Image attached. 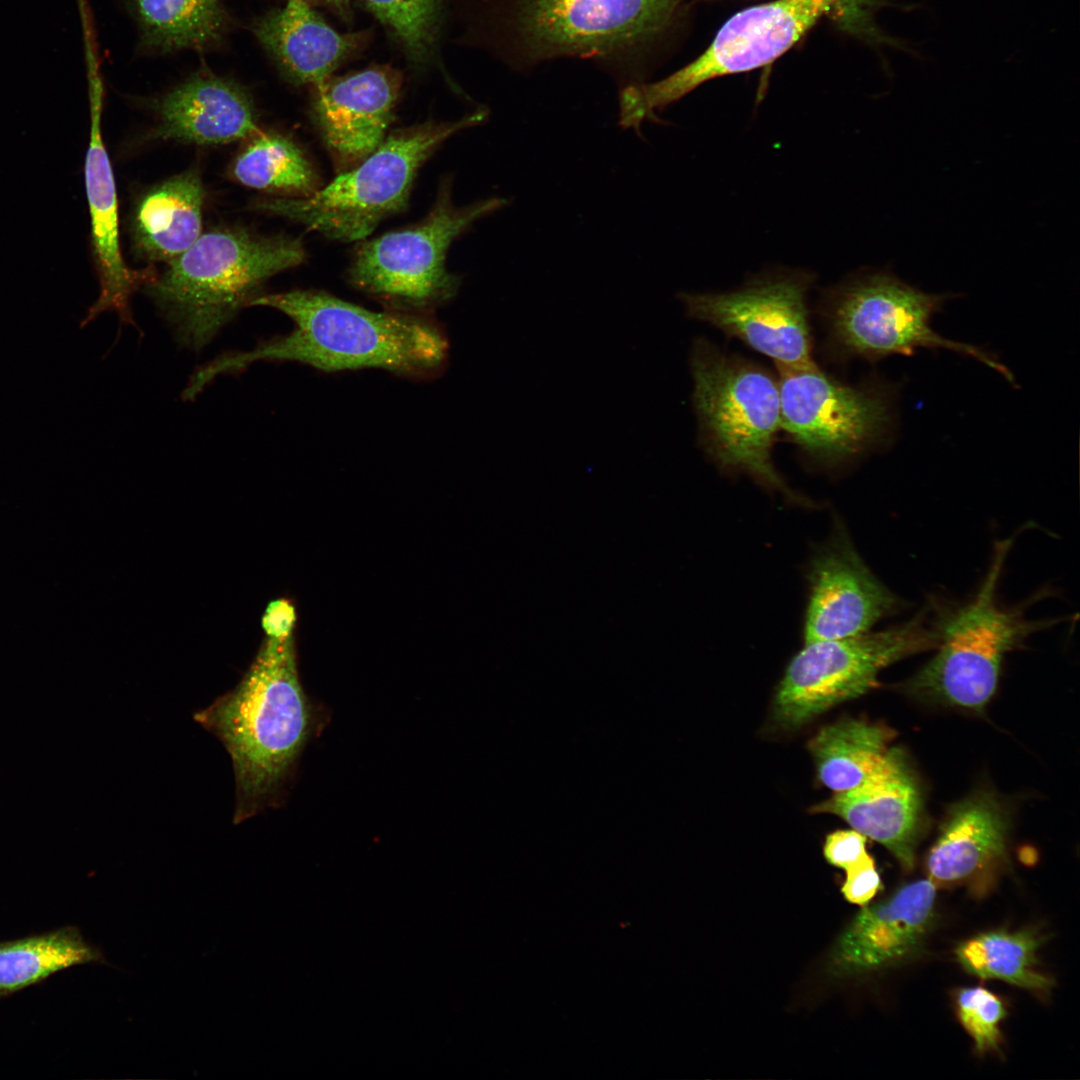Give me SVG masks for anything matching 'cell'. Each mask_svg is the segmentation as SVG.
<instances>
[{
  "label": "cell",
  "mask_w": 1080,
  "mask_h": 1080,
  "mask_svg": "<svg viewBox=\"0 0 1080 1080\" xmlns=\"http://www.w3.org/2000/svg\"><path fill=\"white\" fill-rule=\"evenodd\" d=\"M131 8L143 46L158 52L207 48L228 28L221 0H131Z\"/></svg>",
  "instance_id": "cb8c5ba5"
},
{
  "label": "cell",
  "mask_w": 1080,
  "mask_h": 1080,
  "mask_svg": "<svg viewBox=\"0 0 1080 1080\" xmlns=\"http://www.w3.org/2000/svg\"><path fill=\"white\" fill-rule=\"evenodd\" d=\"M880 886L881 879L874 860L868 855L861 862L846 870L841 893L849 903L864 906L876 895Z\"/></svg>",
  "instance_id": "4dcf8cb0"
},
{
  "label": "cell",
  "mask_w": 1080,
  "mask_h": 1080,
  "mask_svg": "<svg viewBox=\"0 0 1080 1080\" xmlns=\"http://www.w3.org/2000/svg\"><path fill=\"white\" fill-rule=\"evenodd\" d=\"M836 0H773L732 16L695 60L629 93L650 121L704 82L763 67L791 48Z\"/></svg>",
  "instance_id": "7c38bea8"
},
{
  "label": "cell",
  "mask_w": 1080,
  "mask_h": 1080,
  "mask_svg": "<svg viewBox=\"0 0 1080 1080\" xmlns=\"http://www.w3.org/2000/svg\"><path fill=\"white\" fill-rule=\"evenodd\" d=\"M510 203L508 198L493 196L456 206L450 182H445L420 222L359 245L347 279L390 310L426 314L450 301L459 289L460 278L446 268L451 243L475 221Z\"/></svg>",
  "instance_id": "52a82bcc"
},
{
  "label": "cell",
  "mask_w": 1080,
  "mask_h": 1080,
  "mask_svg": "<svg viewBox=\"0 0 1080 1080\" xmlns=\"http://www.w3.org/2000/svg\"><path fill=\"white\" fill-rule=\"evenodd\" d=\"M683 0H486L483 42L514 70L563 57L594 60L620 87L645 82L642 64Z\"/></svg>",
  "instance_id": "7a4b0ae2"
},
{
  "label": "cell",
  "mask_w": 1080,
  "mask_h": 1080,
  "mask_svg": "<svg viewBox=\"0 0 1080 1080\" xmlns=\"http://www.w3.org/2000/svg\"><path fill=\"white\" fill-rule=\"evenodd\" d=\"M804 642L864 633L895 613L900 600L863 562L843 528L811 559Z\"/></svg>",
  "instance_id": "5bb4252c"
},
{
  "label": "cell",
  "mask_w": 1080,
  "mask_h": 1080,
  "mask_svg": "<svg viewBox=\"0 0 1080 1080\" xmlns=\"http://www.w3.org/2000/svg\"><path fill=\"white\" fill-rule=\"evenodd\" d=\"M951 296L923 292L888 270L858 273L827 295L833 339L846 355L869 361L946 349L974 358L1015 384L1012 372L996 357L934 330L932 318Z\"/></svg>",
  "instance_id": "9c48e42d"
},
{
  "label": "cell",
  "mask_w": 1080,
  "mask_h": 1080,
  "mask_svg": "<svg viewBox=\"0 0 1080 1080\" xmlns=\"http://www.w3.org/2000/svg\"><path fill=\"white\" fill-rule=\"evenodd\" d=\"M1012 539L995 544L977 594L937 625L936 655L909 681L914 692L964 708L981 709L994 694L1004 657L1031 634L1055 621H1031L997 598Z\"/></svg>",
  "instance_id": "ba28073f"
},
{
  "label": "cell",
  "mask_w": 1080,
  "mask_h": 1080,
  "mask_svg": "<svg viewBox=\"0 0 1080 1080\" xmlns=\"http://www.w3.org/2000/svg\"><path fill=\"white\" fill-rule=\"evenodd\" d=\"M889 731L847 719L823 727L809 742L820 782L835 793L881 779L904 767L888 747Z\"/></svg>",
  "instance_id": "44dd1931"
},
{
  "label": "cell",
  "mask_w": 1080,
  "mask_h": 1080,
  "mask_svg": "<svg viewBox=\"0 0 1080 1080\" xmlns=\"http://www.w3.org/2000/svg\"><path fill=\"white\" fill-rule=\"evenodd\" d=\"M487 116L486 109H478L457 121H427L396 131L367 158L311 195L264 199L257 209L333 240H364L382 220L406 207L425 160L449 137L481 124Z\"/></svg>",
  "instance_id": "5b68a950"
},
{
  "label": "cell",
  "mask_w": 1080,
  "mask_h": 1080,
  "mask_svg": "<svg viewBox=\"0 0 1080 1080\" xmlns=\"http://www.w3.org/2000/svg\"><path fill=\"white\" fill-rule=\"evenodd\" d=\"M312 118L339 172L384 141L401 88L398 72L373 66L314 86Z\"/></svg>",
  "instance_id": "9a60e30c"
},
{
  "label": "cell",
  "mask_w": 1080,
  "mask_h": 1080,
  "mask_svg": "<svg viewBox=\"0 0 1080 1080\" xmlns=\"http://www.w3.org/2000/svg\"><path fill=\"white\" fill-rule=\"evenodd\" d=\"M317 1L325 2L327 4L333 5V6H335L336 8H338L340 10L345 9L348 2H349V0H317Z\"/></svg>",
  "instance_id": "d6a6232c"
},
{
  "label": "cell",
  "mask_w": 1080,
  "mask_h": 1080,
  "mask_svg": "<svg viewBox=\"0 0 1080 1080\" xmlns=\"http://www.w3.org/2000/svg\"><path fill=\"white\" fill-rule=\"evenodd\" d=\"M814 277L801 271L768 274L725 293L678 295L690 317L739 338L783 368L814 366L806 298Z\"/></svg>",
  "instance_id": "4fadbf2b"
},
{
  "label": "cell",
  "mask_w": 1080,
  "mask_h": 1080,
  "mask_svg": "<svg viewBox=\"0 0 1080 1080\" xmlns=\"http://www.w3.org/2000/svg\"><path fill=\"white\" fill-rule=\"evenodd\" d=\"M938 643V629L923 613L885 630L805 643L779 683L776 719L787 728L801 726L875 687L885 667Z\"/></svg>",
  "instance_id": "30bf717a"
},
{
  "label": "cell",
  "mask_w": 1080,
  "mask_h": 1080,
  "mask_svg": "<svg viewBox=\"0 0 1080 1080\" xmlns=\"http://www.w3.org/2000/svg\"><path fill=\"white\" fill-rule=\"evenodd\" d=\"M1006 825L997 803L976 795L959 803L929 852L930 879H966L1003 856Z\"/></svg>",
  "instance_id": "7402d4cb"
},
{
  "label": "cell",
  "mask_w": 1080,
  "mask_h": 1080,
  "mask_svg": "<svg viewBox=\"0 0 1080 1080\" xmlns=\"http://www.w3.org/2000/svg\"><path fill=\"white\" fill-rule=\"evenodd\" d=\"M157 108L156 136L163 139L217 145L260 132L246 89L208 72L197 73L169 91Z\"/></svg>",
  "instance_id": "ac0fdd59"
},
{
  "label": "cell",
  "mask_w": 1080,
  "mask_h": 1080,
  "mask_svg": "<svg viewBox=\"0 0 1080 1080\" xmlns=\"http://www.w3.org/2000/svg\"><path fill=\"white\" fill-rule=\"evenodd\" d=\"M693 401L706 450L723 469L744 472L792 501L771 460L780 425L778 383L763 368L728 356L704 340L691 356Z\"/></svg>",
  "instance_id": "8992f818"
},
{
  "label": "cell",
  "mask_w": 1080,
  "mask_h": 1080,
  "mask_svg": "<svg viewBox=\"0 0 1080 1080\" xmlns=\"http://www.w3.org/2000/svg\"><path fill=\"white\" fill-rule=\"evenodd\" d=\"M866 841L867 838L854 829L832 832L825 839L824 857L829 864L846 871L869 855Z\"/></svg>",
  "instance_id": "f546056e"
},
{
  "label": "cell",
  "mask_w": 1080,
  "mask_h": 1080,
  "mask_svg": "<svg viewBox=\"0 0 1080 1080\" xmlns=\"http://www.w3.org/2000/svg\"><path fill=\"white\" fill-rule=\"evenodd\" d=\"M958 1017L979 1052L998 1050L999 1024L1006 1015L1002 1001L982 987L961 989L956 998Z\"/></svg>",
  "instance_id": "f1b7e54d"
},
{
  "label": "cell",
  "mask_w": 1080,
  "mask_h": 1080,
  "mask_svg": "<svg viewBox=\"0 0 1080 1080\" xmlns=\"http://www.w3.org/2000/svg\"><path fill=\"white\" fill-rule=\"evenodd\" d=\"M780 369L781 428L813 459L839 464L889 439L896 410L887 385H846L815 365Z\"/></svg>",
  "instance_id": "8fae6325"
},
{
  "label": "cell",
  "mask_w": 1080,
  "mask_h": 1080,
  "mask_svg": "<svg viewBox=\"0 0 1080 1080\" xmlns=\"http://www.w3.org/2000/svg\"><path fill=\"white\" fill-rule=\"evenodd\" d=\"M306 256L300 239L215 230L170 261L146 290L178 342L197 351L260 295L269 278Z\"/></svg>",
  "instance_id": "277c9868"
},
{
  "label": "cell",
  "mask_w": 1080,
  "mask_h": 1080,
  "mask_svg": "<svg viewBox=\"0 0 1080 1080\" xmlns=\"http://www.w3.org/2000/svg\"><path fill=\"white\" fill-rule=\"evenodd\" d=\"M252 31L294 84H319L358 43L356 35L330 27L306 0H287L257 18Z\"/></svg>",
  "instance_id": "d6986e66"
},
{
  "label": "cell",
  "mask_w": 1080,
  "mask_h": 1080,
  "mask_svg": "<svg viewBox=\"0 0 1080 1080\" xmlns=\"http://www.w3.org/2000/svg\"><path fill=\"white\" fill-rule=\"evenodd\" d=\"M415 66L433 57L445 0H364Z\"/></svg>",
  "instance_id": "83f0119b"
},
{
  "label": "cell",
  "mask_w": 1080,
  "mask_h": 1080,
  "mask_svg": "<svg viewBox=\"0 0 1080 1080\" xmlns=\"http://www.w3.org/2000/svg\"><path fill=\"white\" fill-rule=\"evenodd\" d=\"M84 172L100 293L82 320L81 327L108 311L116 312L121 324L136 326L130 309V297L140 282L150 279L131 271L120 251L116 187L101 136L98 97L91 109L90 140Z\"/></svg>",
  "instance_id": "e0dca14e"
},
{
  "label": "cell",
  "mask_w": 1080,
  "mask_h": 1080,
  "mask_svg": "<svg viewBox=\"0 0 1080 1080\" xmlns=\"http://www.w3.org/2000/svg\"><path fill=\"white\" fill-rule=\"evenodd\" d=\"M1038 946V939L1029 932L999 930L967 940L959 945L956 955L970 974L1023 988L1045 989L1051 981L1036 970Z\"/></svg>",
  "instance_id": "4316f807"
},
{
  "label": "cell",
  "mask_w": 1080,
  "mask_h": 1080,
  "mask_svg": "<svg viewBox=\"0 0 1080 1080\" xmlns=\"http://www.w3.org/2000/svg\"><path fill=\"white\" fill-rule=\"evenodd\" d=\"M935 897L934 881L923 879L878 903L862 906L832 949L833 973H866L910 956L928 931Z\"/></svg>",
  "instance_id": "2e32d148"
},
{
  "label": "cell",
  "mask_w": 1080,
  "mask_h": 1080,
  "mask_svg": "<svg viewBox=\"0 0 1080 1080\" xmlns=\"http://www.w3.org/2000/svg\"><path fill=\"white\" fill-rule=\"evenodd\" d=\"M194 720L230 755L236 783L234 824L274 805L313 724L293 637L266 638L238 685L196 712Z\"/></svg>",
  "instance_id": "3957f363"
},
{
  "label": "cell",
  "mask_w": 1080,
  "mask_h": 1080,
  "mask_svg": "<svg viewBox=\"0 0 1080 1080\" xmlns=\"http://www.w3.org/2000/svg\"><path fill=\"white\" fill-rule=\"evenodd\" d=\"M249 306L284 313L293 330L207 362L190 377L184 399L258 361H294L329 373L379 368L415 379L438 375L447 362L446 334L426 314L373 311L319 290L260 294Z\"/></svg>",
  "instance_id": "6da1fadb"
},
{
  "label": "cell",
  "mask_w": 1080,
  "mask_h": 1080,
  "mask_svg": "<svg viewBox=\"0 0 1080 1080\" xmlns=\"http://www.w3.org/2000/svg\"><path fill=\"white\" fill-rule=\"evenodd\" d=\"M98 948L72 927L0 943V995L11 993L70 966L103 962Z\"/></svg>",
  "instance_id": "d4e9b609"
},
{
  "label": "cell",
  "mask_w": 1080,
  "mask_h": 1080,
  "mask_svg": "<svg viewBox=\"0 0 1080 1080\" xmlns=\"http://www.w3.org/2000/svg\"><path fill=\"white\" fill-rule=\"evenodd\" d=\"M204 190L192 171L154 187L138 203L134 235L141 253L152 261H172L201 235Z\"/></svg>",
  "instance_id": "603a6c76"
},
{
  "label": "cell",
  "mask_w": 1080,
  "mask_h": 1080,
  "mask_svg": "<svg viewBox=\"0 0 1080 1080\" xmlns=\"http://www.w3.org/2000/svg\"><path fill=\"white\" fill-rule=\"evenodd\" d=\"M920 801L905 767L858 788L835 793L811 810L844 819L866 838L885 846L905 869L914 864Z\"/></svg>",
  "instance_id": "ffe728a7"
},
{
  "label": "cell",
  "mask_w": 1080,
  "mask_h": 1080,
  "mask_svg": "<svg viewBox=\"0 0 1080 1080\" xmlns=\"http://www.w3.org/2000/svg\"><path fill=\"white\" fill-rule=\"evenodd\" d=\"M295 623V606L285 598L271 601L262 616V627L268 639L283 641L292 638Z\"/></svg>",
  "instance_id": "1f68e13d"
},
{
  "label": "cell",
  "mask_w": 1080,
  "mask_h": 1080,
  "mask_svg": "<svg viewBox=\"0 0 1080 1080\" xmlns=\"http://www.w3.org/2000/svg\"><path fill=\"white\" fill-rule=\"evenodd\" d=\"M232 173L241 184L297 197L318 189V177L303 151L289 138L258 133L236 158Z\"/></svg>",
  "instance_id": "484cf974"
}]
</instances>
